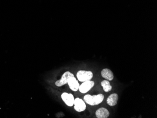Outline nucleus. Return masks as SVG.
I'll return each instance as SVG.
<instances>
[{
  "label": "nucleus",
  "instance_id": "f257e3e1",
  "mask_svg": "<svg viewBox=\"0 0 157 118\" xmlns=\"http://www.w3.org/2000/svg\"><path fill=\"white\" fill-rule=\"evenodd\" d=\"M104 99V96L102 94L98 95L91 96L90 95H86L84 97L83 100L85 103L89 105L94 106L101 104Z\"/></svg>",
  "mask_w": 157,
  "mask_h": 118
},
{
  "label": "nucleus",
  "instance_id": "f03ea898",
  "mask_svg": "<svg viewBox=\"0 0 157 118\" xmlns=\"http://www.w3.org/2000/svg\"><path fill=\"white\" fill-rule=\"evenodd\" d=\"M93 76V74L91 71L81 70L77 74L78 80L80 82H84L85 81L91 80Z\"/></svg>",
  "mask_w": 157,
  "mask_h": 118
},
{
  "label": "nucleus",
  "instance_id": "7ed1b4c3",
  "mask_svg": "<svg viewBox=\"0 0 157 118\" xmlns=\"http://www.w3.org/2000/svg\"><path fill=\"white\" fill-rule=\"evenodd\" d=\"M75 76L72 73L70 72H65L63 74L61 79L56 82L55 84L58 87H61L63 85L67 84L69 79L70 77Z\"/></svg>",
  "mask_w": 157,
  "mask_h": 118
},
{
  "label": "nucleus",
  "instance_id": "20e7f679",
  "mask_svg": "<svg viewBox=\"0 0 157 118\" xmlns=\"http://www.w3.org/2000/svg\"><path fill=\"white\" fill-rule=\"evenodd\" d=\"M94 85H95V82L93 81H91L90 80L85 81L80 85L78 89L81 93L84 94L90 90L93 87H94Z\"/></svg>",
  "mask_w": 157,
  "mask_h": 118
},
{
  "label": "nucleus",
  "instance_id": "39448f33",
  "mask_svg": "<svg viewBox=\"0 0 157 118\" xmlns=\"http://www.w3.org/2000/svg\"><path fill=\"white\" fill-rule=\"evenodd\" d=\"M63 101L68 106H73L75 103V99L72 94L63 93L61 95Z\"/></svg>",
  "mask_w": 157,
  "mask_h": 118
},
{
  "label": "nucleus",
  "instance_id": "423d86ee",
  "mask_svg": "<svg viewBox=\"0 0 157 118\" xmlns=\"http://www.w3.org/2000/svg\"><path fill=\"white\" fill-rule=\"evenodd\" d=\"M75 106L74 108L78 112H82L85 111L86 109V105L84 101L81 98H76L75 100L74 103Z\"/></svg>",
  "mask_w": 157,
  "mask_h": 118
},
{
  "label": "nucleus",
  "instance_id": "0eeeda50",
  "mask_svg": "<svg viewBox=\"0 0 157 118\" xmlns=\"http://www.w3.org/2000/svg\"><path fill=\"white\" fill-rule=\"evenodd\" d=\"M67 84H68L71 89H72L74 91H77L80 87V84L78 83V81L76 79L75 76L69 78Z\"/></svg>",
  "mask_w": 157,
  "mask_h": 118
},
{
  "label": "nucleus",
  "instance_id": "6e6552de",
  "mask_svg": "<svg viewBox=\"0 0 157 118\" xmlns=\"http://www.w3.org/2000/svg\"><path fill=\"white\" fill-rule=\"evenodd\" d=\"M110 115L109 111L105 108H100L98 109L96 112V117L98 118H108Z\"/></svg>",
  "mask_w": 157,
  "mask_h": 118
},
{
  "label": "nucleus",
  "instance_id": "1a4fd4ad",
  "mask_svg": "<svg viewBox=\"0 0 157 118\" xmlns=\"http://www.w3.org/2000/svg\"><path fill=\"white\" fill-rule=\"evenodd\" d=\"M118 98H119V97L118 94L116 93L111 94L107 99V103L110 106H115L117 105Z\"/></svg>",
  "mask_w": 157,
  "mask_h": 118
},
{
  "label": "nucleus",
  "instance_id": "9d476101",
  "mask_svg": "<svg viewBox=\"0 0 157 118\" xmlns=\"http://www.w3.org/2000/svg\"><path fill=\"white\" fill-rule=\"evenodd\" d=\"M101 75L102 77L108 81H111L113 79L114 76L113 72L109 69H104L101 71Z\"/></svg>",
  "mask_w": 157,
  "mask_h": 118
},
{
  "label": "nucleus",
  "instance_id": "9b49d317",
  "mask_svg": "<svg viewBox=\"0 0 157 118\" xmlns=\"http://www.w3.org/2000/svg\"><path fill=\"white\" fill-rule=\"evenodd\" d=\"M101 86L103 87V89L105 92H108L112 89V86L110 85L109 81L104 80L101 82Z\"/></svg>",
  "mask_w": 157,
  "mask_h": 118
}]
</instances>
